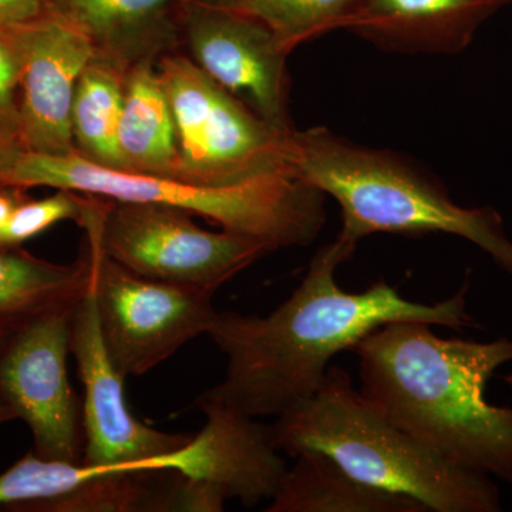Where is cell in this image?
<instances>
[{"label": "cell", "mask_w": 512, "mask_h": 512, "mask_svg": "<svg viewBox=\"0 0 512 512\" xmlns=\"http://www.w3.org/2000/svg\"><path fill=\"white\" fill-rule=\"evenodd\" d=\"M355 251L340 237L320 248L301 285L268 316L218 313L208 336L227 356L225 376L198 399L251 417H278L315 394L333 357L380 326L397 320L456 330L476 326L467 311L468 282L436 303L409 301L384 281L346 292L336 271Z\"/></svg>", "instance_id": "6da1fadb"}, {"label": "cell", "mask_w": 512, "mask_h": 512, "mask_svg": "<svg viewBox=\"0 0 512 512\" xmlns=\"http://www.w3.org/2000/svg\"><path fill=\"white\" fill-rule=\"evenodd\" d=\"M430 326L397 320L357 343L360 393L414 439L512 485V409L485 400L512 339H443Z\"/></svg>", "instance_id": "7a4b0ae2"}, {"label": "cell", "mask_w": 512, "mask_h": 512, "mask_svg": "<svg viewBox=\"0 0 512 512\" xmlns=\"http://www.w3.org/2000/svg\"><path fill=\"white\" fill-rule=\"evenodd\" d=\"M286 167L338 202V237L448 234L476 245L512 275V241L493 207L466 208L431 175L392 151L353 143L325 127L289 131Z\"/></svg>", "instance_id": "3957f363"}, {"label": "cell", "mask_w": 512, "mask_h": 512, "mask_svg": "<svg viewBox=\"0 0 512 512\" xmlns=\"http://www.w3.org/2000/svg\"><path fill=\"white\" fill-rule=\"evenodd\" d=\"M271 431L279 451L325 454L362 483L414 498L429 511H503L490 476L394 426L342 367L330 366L315 394L279 414Z\"/></svg>", "instance_id": "277c9868"}, {"label": "cell", "mask_w": 512, "mask_h": 512, "mask_svg": "<svg viewBox=\"0 0 512 512\" xmlns=\"http://www.w3.org/2000/svg\"><path fill=\"white\" fill-rule=\"evenodd\" d=\"M0 185L63 188L101 200L168 205L225 231L259 239L274 252L312 244L326 221L325 195L291 171L210 187L101 167L79 154L49 156L22 150L0 175Z\"/></svg>", "instance_id": "5b68a950"}, {"label": "cell", "mask_w": 512, "mask_h": 512, "mask_svg": "<svg viewBox=\"0 0 512 512\" xmlns=\"http://www.w3.org/2000/svg\"><path fill=\"white\" fill-rule=\"evenodd\" d=\"M82 227L94 232L104 254L131 272L211 293L274 252L259 239L207 231L190 212L153 202L96 198Z\"/></svg>", "instance_id": "8992f818"}, {"label": "cell", "mask_w": 512, "mask_h": 512, "mask_svg": "<svg viewBox=\"0 0 512 512\" xmlns=\"http://www.w3.org/2000/svg\"><path fill=\"white\" fill-rule=\"evenodd\" d=\"M157 70L170 100L177 134L175 180L222 187L289 171L286 136L269 126L190 57L168 53Z\"/></svg>", "instance_id": "52a82bcc"}, {"label": "cell", "mask_w": 512, "mask_h": 512, "mask_svg": "<svg viewBox=\"0 0 512 512\" xmlns=\"http://www.w3.org/2000/svg\"><path fill=\"white\" fill-rule=\"evenodd\" d=\"M86 232L101 335L121 375H144L208 335L218 316L215 293L131 272L104 254L93 231Z\"/></svg>", "instance_id": "ba28073f"}, {"label": "cell", "mask_w": 512, "mask_h": 512, "mask_svg": "<svg viewBox=\"0 0 512 512\" xmlns=\"http://www.w3.org/2000/svg\"><path fill=\"white\" fill-rule=\"evenodd\" d=\"M76 301L20 320L0 340V396L28 424L37 456L49 460L83 458L82 410L67 372Z\"/></svg>", "instance_id": "9c48e42d"}, {"label": "cell", "mask_w": 512, "mask_h": 512, "mask_svg": "<svg viewBox=\"0 0 512 512\" xmlns=\"http://www.w3.org/2000/svg\"><path fill=\"white\" fill-rule=\"evenodd\" d=\"M181 37L190 59L281 133L289 117V53L264 23L228 6L183 2Z\"/></svg>", "instance_id": "30bf717a"}, {"label": "cell", "mask_w": 512, "mask_h": 512, "mask_svg": "<svg viewBox=\"0 0 512 512\" xmlns=\"http://www.w3.org/2000/svg\"><path fill=\"white\" fill-rule=\"evenodd\" d=\"M70 349L84 392L82 461L128 467L138 473H160L153 470L151 460L177 451L191 436L154 429L128 409L126 376L114 366L101 335L92 262L89 284L73 306Z\"/></svg>", "instance_id": "8fae6325"}, {"label": "cell", "mask_w": 512, "mask_h": 512, "mask_svg": "<svg viewBox=\"0 0 512 512\" xmlns=\"http://www.w3.org/2000/svg\"><path fill=\"white\" fill-rule=\"evenodd\" d=\"M8 29L19 63L20 146L49 156L77 154L73 99L77 82L94 57L92 43L52 15Z\"/></svg>", "instance_id": "7c38bea8"}, {"label": "cell", "mask_w": 512, "mask_h": 512, "mask_svg": "<svg viewBox=\"0 0 512 512\" xmlns=\"http://www.w3.org/2000/svg\"><path fill=\"white\" fill-rule=\"evenodd\" d=\"M207 416L200 433L173 453L158 457V471H171L221 500L245 507L271 501L288 470L271 426L225 406L197 400Z\"/></svg>", "instance_id": "4fadbf2b"}, {"label": "cell", "mask_w": 512, "mask_h": 512, "mask_svg": "<svg viewBox=\"0 0 512 512\" xmlns=\"http://www.w3.org/2000/svg\"><path fill=\"white\" fill-rule=\"evenodd\" d=\"M181 0H49V15L79 30L94 57L128 72L157 62L181 40Z\"/></svg>", "instance_id": "5bb4252c"}, {"label": "cell", "mask_w": 512, "mask_h": 512, "mask_svg": "<svg viewBox=\"0 0 512 512\" xmlns=\"http://www.w3.org/2000/svg\"><path fill=\"white\" fill-rule=\"evenodd\" d=\"M504 0H366L348 30L380 49L454 55Z\"/></svg>", "instance_id": "9a60e30c"}, {"label": "cell", "mask_w": 512, "mask_h": 512, "mask_svg": "<svg viewBox=\"0 0 512 512\" xmlns=\"http://www.w3.org/2000/svg\"><path fill=\"white\" fill-rule=\"evenodd\" d=\"M119 148L124 170L175 178L177 134L157 62L134 64L126 74Z\"/></svg>", "instance_id": "2e32d148"}, {"label": "cell", "mask_w": 512, "mask_h": 512, "mask_svg": "<svg viewBox=\"0 0 512 512\" xmlns=\"http://www.w3.org/2000/svg\"><path fill=\"white\" fill-rule=\"evenodd\" d=\"M295 458L266 512H429L414 498L362 483L325 454Z\"/></svg>", "instance_id": "e0dca14e"}, {"label": "cell", "mask_w": 512, "mask_h": 512, "mask_svg": "<svg viewBox=\"0 0 512 512\" xmlns=\"http://www.w3.org/2000/svg\"><path fill=\"white\" fill-rule=\"evenodd\" d=\"M90 279L89 255L69 265L52 264L0 247V328L82 295Z\"/></svg>", "instance_id": "ac0fdd59"}, {"label": "cell", "mask_w": 512, "mask_h": 512, "mask_svg": "<svg viewBox=\"0 0 512 512\" xmlns=\"http://www.w3.org/2000/svg\"><path fill=\"white\" fill-rule=\"evenodd\" d=\"M126 74L113 63L93 57L77 82L73 99L72 130L77 154L114 170H124L119 127Z\"/></svg>", "instance_id": "d6986e66"}, {"label": "cell", "mask_w": 512, "mask_h": 512, "mask_svg": "<svg viewBox=\"0 0 512 512\" xmlns=\"http://www.w3.org/2000/svg\"><path fill=\"white\" fill-rule=\"evenodd\" d=\"M114 473L137 471L123 466H96L84 461L49 460L32 451L0 474V507L40 511L94 478Z\"/></svg>", "instance_id": "ffe728a7"}, {"label": "cell", "mask_w": 512, "mask_h": 512, "mask_svg": "<svg viewBox=\"0 0 512 512\" xmlns=\"http://www.w3.org/2000/svg\"><path fill=\"white\" fill-rule=\"evenodd\" d=\"M366 0H244L235 6L264 23L286 52L346 29Z\"/></svg>", "instance_id": "44dd1931"}, {"label": "cell", "mask_w": 512, "mask_h": 512, "mask_svg": "<svg viewBox=\"0 0 512 512\" xmlns=\"http://www.w3.org/2000/svg\"><path fill=\"white\" fill-rule=\"evenodd\" d=\"M96 198L72 190H57L43 200L20 202L0 232V247H19L62 221L83 225Z\"/></svg>", "instance_id": "7402d4cb"}, {"label": "cell", "mask_w": 512, "mask_h": 512, "mask_svg": "<svg viewBox=\"0 0 512 512\" xmlns=\"http://www.w3.org/2000/svg\"><path fill=\"white\" fill-rule=\"evenodd\" d=\"M19 63L8 26H0V121L18 133Z\"/></svg>", "instance_id": "603a6c76"}, {"label": "cell", "mask_w": 512, "mask_h": 512, "mask_svg": "<svg viewBox=\"0 0 512 512\" xmlns=\"http://www.w3.org/2000/svg\"><path fill=\"white\" fill-rule=\"evenodd\" d=\"M49 15V0H0V26L20 25Z\"/></svg>", "instance_id": "cb8c5ba5"}, {"label": "cell", "mask_w": 512, "mask_h": 512, "mask_svg": "<svg viewBox=\"0 0 512 512\" xmlns=\"http://www.w3.org/2000/svg\"><path fill=\"white\" fill-rule=\"evenodd\" d=\"M22 150L16 130L0 121V175L8 170Z\"/></svg>", "instance_id": "d4e9b609"}, {"label": "cell", "mask_w": 512, "mask_h": 512, "mask_svg": "<svg viewBox=\"0 0 512 512\" xmlns=\"http://www.w3.org/2000/svg\"><path fill=\"white\" fill-rule=\"evenodd\" d=\"M26 200L23 188L0 185V232L8 224L10 215L20 202Z\"/></svg>", "instance_id": "484cf974"}, {"label": "cell", "mask_w": 512, "mask_h": 512, "mask_svg": "<svg viewBox=\"0 0 512 512\" xmlns=\"http://www.w3.org/2000/svg\"><path fill=\"white\" fill-rule=\"evenodd\" d=\"M181 2L207 3V5L228 6V8H235V6H238L239 3L244 2V0H181Z\"/></svg>", "instance_id": "4316f807"}, {"label": "cell", "mask_w": 512, "mask_h": 512, "mask_svg": "<svg viewBox=\"0 0 512 512\" xmlns=\"http://www.w3.org/2000/svg\"><path fill=\"white\" fill-rule=\"evenodd\" d=\"M12 419H16L15 413H13V410L10 409L8 403L3 400V397L0 396V424Z\"/></svg>", "instance_id": "83f0119b"}, {"label": "cell", "mask_w": 512, "mask_h": 512, "mask_svg": "<svg viewBox=\"0 0 512 512\" xmlns=\"http://www.w3.org/2000/svg\"><path fill=\"white\" fill-rule=\"evenodd\" d=\"M504 382L508 384V386L512 389V373L504 377Z\"/></svg>", "instance_id": "f1b7e54d"}, {"label": "cell", "mask_w": 512, "mask_h": 512, "mask_svg": "<svg viewBox=\"0 0 512 512\" xmlns=\"http://www.w3.org/2000/svg\"><path fill=\"white\" fill-rule=\"evenodd\" d=\"M5 332H6L5 328H0V340H2L3 335H5Z\"/></svg>", "instance_id": "f546056e"}, {"label": "cell", "mask_w": 512, "mask_h": 512, "mask_svg": "<svg viewBox=\"0 0 512 512\" xmlns=\"http://www.w3.org/2000/svg\"><path fill=\"white\" fill-rule=\"evenodd\" d=\"M505 3H512V0H504Z\"/></svg>", "instance_id": "4dcf8cb0"}]
</instances>
